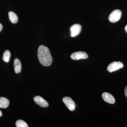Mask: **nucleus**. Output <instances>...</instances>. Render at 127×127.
<instances>
[{"label": "nucleus", "instance_id": "nucleus-1", "mask_svg": "<svg viewBox=\"0 0 127 127\" xmlns=\"http://www.w3.org/2000/svg\"><path fill=\"white\" fill-rule=\"evenodd\" d=\"M37 56L40 63L45 66L51 65L52 58L48 48L43 45L39 46L37 51Z\"/></svg>", "mask_w": 127, "mask_h": 127}, {"label": "nucleus", "instance_id": "nucleus-2", "mask_svg": "<svg viewBox=\"0 0 127 127\" xmlns=\"http://www.w3.org/2000/svg\"><path fill=\"white\" fill-rule=\"evenodd\" d=\"M122 15V12L120 10L118 9L115 10L109 15V21L112 23H116L120 20Z\"/></svg>", "mask_w": 127, "mask_h": 127}, {"label": "nucleus", "instance_id": "nucleus-3", "mask_svg": "<svg viewBox=\"0 0 127 127\" xmlns=\"http://www.w3.org/2000/svg\"><path fill=\"white\" fill-rule=\"evenodd\" d=\"M124 65L121 62H114L109 64L107 68V70L110 72L116 71L123 67Z\"/></svg>", "mask_w": 127, "mask_h": 127}, {"label": "nucleus", "instance_id": "nucleus-4", "mask_svg": "<svg viewBox=\"0 0 127 127\" xmlns=\"http://www.w3.org/2000/svg\"><path fill=\"white\" fill-rule=\"evenodd\" d=\"M63 101L70 111H73L75 110L76 107L75 103L70 97H65L63 99Z\"/></svg>", "mask_w": 127, "mask_h": 127}, {"label": "nucleus", "instance_id": "nucleus-5", "mask_svg": "<svg viewBox=\"0 0 127 127\" xmlns=\"http://www.w3.org/2000/svg\"><path fill=\"white\" fill-rule=\"evenodd\" d=\"M82 30V27L78 24H75L72 25L70 28L71 32V36L72 37H75L78 35Z\"/></svg>", "mask_w": 127, "mask_h": 127}, {"label": "nucleus", "instance_id": "nucleus-6", "mask_svg": "<svg viewBox=\"0 0 127 127\" xmlns=\"http://www.w3.org/2000/svg\"><path fill=\"white\" fill-rule=\"evenodd\" d=\"M88 58V55L86 52L82 51L72 53L71 58L73 60H78L81 59H86Z\"/></svg>", "mask_w": 127, "mask_h": 127}, {"label": "nucleus", "instance_id": "nucleus-7", "mask_svg": "<svg viewBox=\"0 0 127 127\" xmlns=\"http://www.w3.org/2000/svg\"><path fill=\"white\" fill-rule=\"evenodd\" d=\"M34 100L37 104L42 107H47L48 106L47 102L40 96H37L35 97Z\"/></svg>", "mask_w": 127, "mask_h": 127}, {"label": "nucleus", "instance_id": "nucleus-8", "mask_svg": "<svg viewBox=\"0 0 127 127\" xmlns=\"http://www.w3.org/2000/svg\"><path fill=\"white\" fill-rule=\"evenodd\" d=\"M103 99L106 102L110 104H114L115 102V99L111 94L107 92L103 93L102 94Z\"/></svg>", "mask_w": 127, "mask_h": 127}, {"label": "nucleus", "instance_id": "nucleus-9", "mask_svg": "<svg viewBox=\"0 0 127 127\" xmlns=\"http://www.w3.org/2000/svg\"><path fill=\"white\" fill-rule=\"evenodd\" d=\"M14 70L16 73H18L21 72L22 65L19 59L16 58L14 61Z\"/></svg>", "mask_w": 127, "mask_h": 127}, {"label": "nucleus", "instance_id": "nucleus-10", "mask_svg": "<svg viewBox=\"0 0 127 127\" xmlns=\"http://www.w3.org/2000/svg\"><path fill=\"white\" fill-rule=\"evenodd\" d=\"M10 102L8 99L4 97H0V108H6L9 106Z\"/></svg>", "mask_w": 127, "mask_h": 127}, {"label": "nucleus", "instance_id": "nucleus-11", "mask_svg": "<svg viewBox=\"0 0 127 127\" xmlns=\"http://www.w3.org/2000/svg\"><path fill=\"white\" fill-rule=\"evenodd\" d=\"M9 16L10 21L13 23H17L18 21V17L14 12L10 11L9 12Z\"/></svg>", "mask_w": 127, "mask_h": 127}, {"label": "nucleus", "instance_id": "nucleus-12", "mask_svg": "<svg viewBox=\"0 0 127 127\" xmlns=\"http://www.w3.org/2000/svg\"><path fill=\"white\" fill-rule=\"evenodd\" d=\"M10 57V52L9 50H6L5 51L3 54L2 60L5 62L8 63L9 61Z\"/></svg>", "mask_w": 127, "mask_h": 127}, {"label": "nucleus", "instance_id": "nucleus-13", "mask_svg": "<svg viewBox=\"0 0 127 127\" xmlns=\"http://www.w3.org/2000/svg\"><path fill=\"white\" fill-rule=\"evenodd\" d=\"M16 125L17 127H28V125L23 120H18L16 122Z\"/></svg>", "mask_w": 127, "mask_h": 127}, {"label": "nucleus", "instance_id": "nucleus-14", "mask_svg": "<svg viewBox=\"0 0 127 127\" xmlns=\"http://www.w3.org/2000/svg\"><path fill=\"white\" fill-rule=\"evenodd\" d=\"M125 96H126V97H127V86L125 88Z\"/></svg>", "mask_w": 127, "mask_h": 127}, {"label": "nucleus", "instance_id": "nucleus-15", "mask_svg": "<svg viewBox=\"0 0 127 127\" xmlns=\"http://www.w3.org/2000/svg\"><path fill=\"white\" fill-rule=\"evenodd\" d=\"M2 25H1V24L0 23V32L1 31H2Z\"/></svg>", "mask_w": 127, "mask_h": 127}, {"label": "nucleus", "instance_id": "nucleus-16", "mask_svg": "<svg viewBox=\"0 0 127 127\" xmlns=\"http://www.w3.org/2000/svg\"><path fill=\"white\" fill-rule=\"evenodd\" d=\"M125 32L127 33V25L126 26V27H125Z\"/></svg>", "mask_w": 127, "mask_h": 127}, {"label": "nucleus", "instance_id": "nucleus-17", "mask_svg": "<svg viewBox=\"0 0 127 127\" xmlns=\"http://www.w3.org/2000/svg\"><path fill=\"white\" fill-rule=\"evenodd\" d=\"M2 115V112H1V111L0 110V117H1Z\"/></svg>", "mask_w": 127, "mask_h": 127}]
</instances>
